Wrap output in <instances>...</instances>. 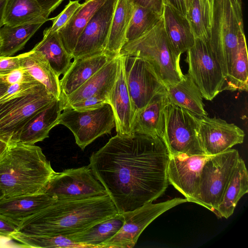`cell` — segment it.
Here are the masks:
<instances>
[{
    "label": "cell",
    "instance_id": "cell-1",
    "mask_svg": "<svg viewBox=\"0 0 248 248\" xmlns=\"http://www.w3.org/2000/svg\"><path fill=\"white\" fill-rule=\"evenodd\" d=\"M169 160L167 148L158 137L117 134L92 154L89 166L122 214L164 193L169 185Z\"/></svg>",
    "mask_w": 248,
    "mask_h": 248
},
{
    "label": "cell",
    "instance_id": "cell-2",
    "mask_svg": "<svg viewBox=\"0 0 248 248\" xmlns=\"http://www.w3.org/2000/svg\"><path fill=\"white\" fill-rule=\"evenodd\" d=\"M117 213L107 194L83 199L57 200L23 221L16 232L37 236H67Z\"/></svg>",
    "mask_w": 248,
    "mask_h": 248
},
{
    "label": "cell",
    "instance_id": "cell-3",
    "mask_svg": "<svg viewBox=\"0 0 248 248\" xmlns=\"http://www.w3.org/2000/svg\"><path fill=\"white\" fill-rule=\"evenodd\" d=\"M56 172L40 147L9 143L0 158V190L4 198L44 193Z\"/></svg>",
    "mask_w": 248,
    "mask_h": 248
},
{
    "label": "cell",
    "instance_id": "cell-4",
    "mask_svg": "<svg viewBox=\"0 0 248 248\" xmlns=\"http://www.w3.org/2000/svg\"><path fill=\"white\" fill-rule=\"evenodd\" d=\"M56 98L37 80L15 83L0 97V140H15L25 124Z\"/></svg>",
    "mask_w": 248,
    "mask_h": 248
},
{
    "label": "cell",
    "instance_id": "cell-5",
    "mask_svg": "<svg viewBox=\"0 0 248 248\" xmlns=\"http://www.w3.org/2000/svg\"><path fill=\"white\" fill-rule=\"evenodd\" d=\"M242 0H213L209 45L219 64L226 84L244 33ZM226 86V85H225Z\"/></svg>",
    "mask_w": 248,
    "mask_h": 248
},
{
    "label": "cell",
    "instance_id": "cell-6",
    "mask_svg": "<svg viewBox=\"0 0 248 248\" xmlns=\"http://www.w3.org/2000/svg\"><path fill=\"white\" fill-rule=\"evenodd\" d=\"M119 55L136 56L148 62L166 87L176 84L184 77L180 58L168 40L162 17L144 35L125 43Z\"/></svg>",
    "mask_w": 248,
    "mask_h": 248
},
{
    "label": "cell",
    "instance_id": "cell-7",
    "mask_svg": "<svg viewBox=\"0 0 248 248\" xmlns=\"http://www.w3.org/2000/svg\"><path fill=\"white\" fill-rule=\"evenodd\" d=\"M239 157L238 151L231 148L211 155L203 165L198 188L192 202L215 213Z\"/></svg>",
    "mask_w": 248,
    "mask_h": 248
},
{
    "label": "cell",
    "instance_id": "cell-8",
    "mask_svg": "<svg viewBox=\"0 0 248 248\" xmlns=\"http://www.w3.org/2000/svg\"><path fill=\"white\" fill-rule=\"evenodd\" d=\"M198 117L178 106L170 102L166 106L162 139L170 156L205 155L198 139Z\"/></svg>",
    "mask_w": 248,
    "mask_h": 248
},
{
    "label": "cell",
    "instance_id": "cell-9",
    "mask_svg": "<svg viewBox=\"0 0 248 248\" xmlns=\"http://www.w3.org/2000/svg\"><path fill=\"white\" fill-rule=\"evenodd\" d=\"M62 111L58 124L63 125L72 132L76 143L82 150L99 137L110 134L115 127L114 115L108 103L93 109L67 108Z\"/></svg>",
    "mask_w": 248,
    "mask_h": 248
},
{
    "label": "cell",
    "instance_id": "cell-10",
    "mask_svg": "<svg viewBox=\"0 0 248 248\" xmlns=\"http://www.w3.org/2000/svg\"><path fill=\"white\" fill-rule=\"evenodd\" d=\"M186 52L187 74L199 89L202 97L207 100H213L225 90L226 81L208 41L195 38L194 45Z\"/></svg>",
    "mask_w": 248,
    "mask_h": 248
},
{
    "label": "cell",
    "instance_id": "cell-11",
    "mask_svg": "<svg viewBox=\"0 0 248 248\" xmlns=\"http://www.w3.org/2000/svg\"><path fill=\"white\" fill-rule=\"evenodd\" d=\"M121 56L131 100L133 123L136 115L155 96L166 93V87L148 62L136 56Z\"/></svg>",
    "mask_w": 248,
    "mask_h": 248
},
{
    "label": "cell",
    "instance_id": "cell-12",
    "mask_svg": "<svg viewBox=\"0 0 248 248\" xmlns=\"http://www.w3.org/2000/svg\"><path fill=\"white\" fill-rule=\"evenodd\" d=\"M188 202L186 199L175 198L164 202L146 203L134 210L122 213L124 223L112 237L103 243L100 248H131L135 246L143 230L166 211Z\"/></svg>",
    "mask_w": 248,
    "mask_h": 248
},
{
    "label": "cell",
    "instance_id": "cell-13",
    "mask_svg": "<svg viewBox=\"0 0 248 248\" xmlns=\"http://www.w3.org/2000/svg\"><path fill=\"white\" fill-rule=\"evenodd\" d=\"M44 193L57 200L83 199L107 194L89 165L56 172L46 186Z\"/></svg>",
    "mask_w": 248,
    "mask_h": 248
},
{
    "label": "cell",
    "instance_id": "cell-14",
    "mask_svg": "<svg viewBox=\"0 0 248 248\" xmlns=\"http://www.w3.org/2000/svg\"><path fill=\"white\" fill-rule=\"evenodd\" d=\"M117 0H106L94 14L78 39L73 59L105 51Z\"/></svg>",
    "mask_w": 248,
    "mask_h": 248
},
{
    "label": "cell",
    "instance_id": "cell-15",
    "mask_svg": "<svg viewBox=\"0 0 248 248\" xmlns=\"http://www.w3.org/2000/svg\"><path fill=\"white\" fill-rule=\"evenodd\" d=\"M245 135L236 125L220 118L199 117L198 136L206 155H214L243 143Z\"/></svg>",
    "mask_w": 248,
    "mask_h": 248
},
{
    "label": "cell",
    "instance_id": "cell-16",
    "mask_svg": "<svg viewBox=\"0 0 248 248\" xmlns=\"http://www.w3.org/2000/svg\"><path fill=\"white\" fill-rule=\"evenodd\" d=\"M211 155H169L167 174L169 184L192 202L198 188L202 168Z\"/></svg>",
    "mask_w": 248,
    "mask_h": 248
},
{
    "label": "cell",
    "instance_id": "cell-17",
    "mask_svg": "<svg viewBox=\"0 0 248 248\" xmlns=\"http://www.w3.org/2000/svg\"><path fill=\"white\" fill-rule=\"evenodd\" d=\"M120 55L114 57L78 89L68 95L61 96L62 110L69 105L94 95L108 98L120 70Z\"/></svg>",
    "mask_w": 248,
    "mask_h": 248
},
{
    "label": "cell",
    "instance_id": "cell-18",
    "mask_svg": "<svg viewBox=\"0 0 248 248\" xmlns=\"http://www.w3.org/2000/svg\"><path fill=\"white\" fill-rule=\"evenodd\" d=\"M57 199L46 193L0 199V215L19 226L23 221L54 203Z\"/></svg>",
    "mask_w": 248,
    "mask_h": 248
},
{
    "label": "cell",
    "instance_id": "cell-19",
    "mask_svg": "<svg viewBox=\"0 0 248 248\" xmlns=\"http://www.w3.org/2000/svg\"><path fill=\"white\" fill-rule=\"evenodd\" d=\"M62 111L61 99H55L25 124L14 143L33 145L48 138L50 130L58 124Z\"/></svg>",
    "mask_w": 248,
    "mask_h": 248
},
{
    "label": "cell",
    "instance_id": "cell-20",
    "mask_svg": "<svg viewBox=\"0 0 248 248\" xmlns=\"http://www.w3.org/2000/svg\"><path fill=\"white\" fill-rule=\"evenodd\" d=\"M114 57L104 52L74 59L60 79L61 96L74 92Z\"/></svg>",
    "mask_w": 248,
    "mask_h": 248
},
{
    "label": "cell",
    "instance_id": "cell-21",
    "mask_svg": "<svg viewBox=\"0 0 248 248\" xmlns=\"http://www.w3.org/2000/svg\"><path fill=\"white\" fill-rule=\"evenodd\" d=\"M120 57V70L116 82L108 97L115 121L117 134L128 136L131 131L132 110L124 70L123 57Z\"/></svg>",
    "mask_w": 248,
    "mask_h": 248
},
{
    "label": "cell",
    "instance_id": "cell-22",
    "mask_svg": "<svg viewBox=\"0 0 248 248\" xmlns=\"http://www.w3.org/2000/svg\"><path fill=\"white\" fill-rule=\"evenodd\" d=\"M164 30L175 55L187 51L194 44L195 37L186 16L174 8L164 5L162 15Z\"/></svg>",
    "mask_w": 248,
    "mask_h": 248
},
{
    "label": "cell",
    "instance_id": "cell-23",
    "mask_svg": "<svg viewBox=\"0 0 248 248\" xmlns=\"http://www.w3.org/2000/svg\"><path fill=\"white\" fill-rule=\"evenodd\" d=\"M20 67L42 83L56 98L60 99V79L45 56L40 51L31 50L17 55Z\"/></svg>",
    "mask_w": 248,
    "mask_h": 248
},
{
    "label": "cell",
    "instance_id": "cell-24",
    "mask_svg": "<svg viewBox=\"0 0 248 248\" xmlns=\"http://www.w3.org/2000/svg\"><path fill=\"white\" fill-rule=\"evenodd\" d=\"M169 100L167 92L155 96L135 117L132 133H139L162 139L164 110Z\"/></svg>",
    "mask_w": 248,
    "mask_h": 248
},
{
    "label": "cell",
    "instance_id": "cell-25",
    "mask_svg": "<svg viewBox=\"0 0 248 248\" xmlns=\"http://www.w3.org/2000/svg\"><path fill=\"white\" fill-rule=\"evenodd\" d=\"M166 87L170 103L190 111L198 117L207 116L202 93L187 74L184 75L183 78L176 84Z\"/></svg>",
    "mask_w": 248,
    "mask_h": 248
},
{
    "label": "cell",
    "instance_id": "cell-26",
    "mask_svg": "<svg viewBox=\"0 0 248 248\" xmlns=\"http://www.w3.org/2000/svg\"><path fill=\"white\" fill-rule=\"evenodd\" d=\"M105 1L86 0L81 4L68 23L58 31L64 47L71 56L81 34Z\"/></svg>",
    "mask_w": 248,
    "mask_h": 248
},
{
    "label": "cell",
    "instance_id": "cell-27",
    "mask_svg": "<svg viewBox=\"0 0 248 248\" xmlns=\"http://www.w3.org/2000/svg\"><path fill=\"white\" fill-rule=\"evenodd\" d=\"M124 221L122 214L118 213L111 217L66 236L84 248H100L103 243L120 230Z\"/></svg>",
    "mask_w": 248,
    "mask_h": 248
},
{
    "label": "cell",
    "instance_id": "cell-28",
    "mask_svg": "<svg viewBox=\"0 0 248 248\" xmlns=\"http://www.w3.org/2000/svg\"><path fill=\"white\" fill-rule=\"evenodd\" d=\"M248 192V173L244 160L239 157L221 202L214 214L229 218L241 198Z\"/></svg>",
    "mask_w": 248,
    "mask_h": 248
},
{
    "label": "cell",
    "instance_id": "cell-29",
    "mask_svg": "<svg viewBox=\"0 0 248 248\" xmlns=\"http://www.w3.org/2000/svg\"><path fill=\"white\" fill-rule=\"evenodd\" d=\"M134 9L131 0H117L105 52L115 57L126 43V35Z\"/></svg>",
    "mask_w": 248,
    "mask_h": 248
},
{
    "label": "cell",
    "instance_id": "cell-30",
    "mask_svg": "<svg viewBox=\"0 0 248 248\" xmlns=\"http://www.w3.org/2000/svg\"><path fill=\"white\" fill-rule=\"evenodd\" d=\"M49 20L36 0H7L4 25L43 24Z\"/></svg>",
    "mask_w": 248,
    "mask_h": 248
},
{
    "label": "cell",
    "instance_id": "cell-31",
    "mask_svg": "<svg viewBox=\"0 0 248 248\" xmlns=\"http://www.w3.org/2000/svg\"><path fill=\"white\" fill-rule=\"evenodd\" d=\"M33 49L45 56L59 77L65 73L72 62V57L64 47L58 32L51 31L49 28L44 30L42 40Z\"/></svg>",
    "mask_w": 248,
    "mask_h": 248
},
{
    "label": "cell",
    "instance_id": "cell-32",
    "mask_svg": "<svg viewBox=\"0 0 248 248\" xmlns=\"http://www.w3.org/2000/svg\"><path fill=\"white\" fill-rule=\"evenodd\" d=\"M42 25L41 23L12 26L4 25L0 29L1 41L0 56H12L22 49Z\"/></svg>",
    "mask_w": 248,
    "mask_h": 248
},
{
    "label": "cell",
    "instance_id": "cell-33",
    "mask_svg": "<svg viewBox=\"0 0 248 248\" xmlns=\"http://www.w3.org/2000/svg\"><path fill=\"white\" fill-rule=\"evenodd\" d=\"M248 58L245 33L240 34L238 50L231 70L230 77L226 82L225 90L248 91Z\"/></svg>",
    "mask_w": 248,
    "mask_h": 248
},
{
    "label": "cell",
    "instance_id": "cell-34",
    "mask_svg": "<svg viewBox=\"0 0 248 248\" xmlns=\"http://www.w3.org/2000/svg\"><path fill=\"white\" fill-rule=\"evenodd\" d=\"M195 38L208 41L210 34L212 10L200 0H192L186 16Z\"/></svg>",
    "mask_w": 248,
    "mask_h": 248
},
{
    "label": "cell",
    "instance_id": "cell-35",
    "mask_svg": "<svg viewBox=\"0 0 248 248\" xmlns=\"http://www.w3.org/2000/svg\"><path fill=\"white\" fill-rule=\"evenodd\" d=\"M161 17V16L148 9L134 4L132 15L126 35V43L144 35L154 27Z\"/></svg>",
    "mask_w": 248,
    "mask_h": 248
},
{
    "label": "cell",
    "instance_id": "cell-36",
    "mask_svg": "<svg viewBox=\"0 0 248 248\" xmlns=\"http://www.w3.org/2000/svg\"><path fill=\"white\" fill-rule=\"evenodd\" d=\"M12 239L27 248H82L67 236L63 235L37 236L23 234L18 232L12 233Z\"/></svg>",
    "mask_w": 248,
    "mask_h": 248
},
{
    "label": "cell",
    "instance_id": "cell-37",
    "mask_svg": "<svg viewBox=\"0 0 248 248\" xmlns=\"http://www.w3.org/2000/svg\"><path fill=\"white\" fill-rule=\"evenodd\" d=\"M80 5L78 0H70L58 16L50 19L52 24L49 29L53 32H58L68 23Z\"/></svg>",
    "mask_w": 248,
    "mask_h": 248
},
{
    "label": "cell",
    "instance_id": "cell-38",
    "mask_svg": "<svg viewBox=\"0 0 248 248\" xmlns=\"http://www.w3.org/2000/svg\"><path fill=\"white\" fill-rule=\"evenodd\" d=\"M108 103V98L105 96L94 95L69 105L67 108L78 110H87L98 108Z\"/></svg>",
    "mask_w": 248,
    "mask_h": 248
},
{
    "label": "cell",
    "instance_id": "cell-39",
    "mask_svg": "<svg viewBox=\"0 0 248 248\" xmlns=\"http://www.w3.org/2000/svg\"><path fill=\"white\" fill-rule=\"evenodd\" d=\"M35 80L30 74L21 67L4 77L0 78V80L5 82L10 85L23 82L31 81Z\"/></svg>",
    "mask_w": 248,
    "mask_h": 248
},
{
    "label": "cell",
    "instance_id": "cell-40",
    "mask_svg": "<svg viewBox=\"0 0 248 248\" xmlns=\"http://www.w3.org/2000/svg\"><path fill=\"white\" fill-rule=\"evenodd\" d=\"M20 68L18 56H0V78Z\"/></svg>",
    "mask_w": 248,
    "mask_h": 248
},
{
    "label": "cell",
    "instance_id": "cell-41",
    "mask_svg": "<svg viewBox=\"0 0 248 248\" xmlns=\"http://www.w3.org/2000/svg\"><path fill=\"white\" fill-rule=\"evenodd\" d=\"M131 0L135 5L148 9L160 16H162V15L164 7L163 0Z\"/></svg>",
    "mask_w": 248,
    "mask_h": 248
},
{
    "label": "cell",
    "instance_id": "cell-42",
    "mask_svg": "<svg viewBox=\"0 0 248 248\" xmlns=\"http://www.w3.org/2000/svg\"><path fill=\"white\" fill-rule=\"evenodd\" d=\"M18 226L0 215V234L12 239L11 234L17 232Z\"/></svg>",
    "mask_w": 248,
    "mask_h": 248
},
{
    "label": "cell",
    "instance_id": "cell-43",
    "mask_svg": "<svg viewBox=\"0 0 248 248\" xmlns=\"http://www.w3.org/2000/svg\"><path fill=\"white\" fill-rule=\"evenodd\" d=\"M41 7L45 16L48 18L49 15L53 12L63 0H36Z\"/></svg>",
    "mask_w": 248,
    "mask_h": 248
},
{
    "label": "cell",
    "instance_id": "cell-44",
    "mask_svg": "<svg viewBox=\"0 0 248 248\" xmlns=\"http://www.w3.org/2000/svg\"><path fill=\"white\" fill-rule=\"evenodd\" d=\"M164 5L169 6L184 16H186L187 8L185 0H163Z\"/></svg>",
    "mask_w": 248,
    "mask_h": 248
},
{
    "label": "cell",
    "instance_id": "cell-45",
    "mask_svg": "<svg viewBox=\"0 0 248 248\" xmlns=\"http://www.w3.org/2000/svg\"><path fill=\"white\" fill-rule=\"evenodd\" d=\"M7 0H0V29L4 25V15Z\"/></svg>",
    "mask_w": 248,
    "mask_h": 248
},
{
    "label": "cell",
    "instance_id": "cell-46",
    "mask_svg": "<svg viewBox=\"0 0 248 248\" xmlns=\"http://www.w3.org/2000/svg\"><path fill=\"white\" fill-rule=\"evenodd\" d=\"M11 85L0 80V97L7 91Z\"/></svg>",
    "mask_w": 248,
    "mask_h": 248
},
{
    "label": "cell",
    "instance_id": "cell-47",
    "mask_svg": "<svg viewBox=\"0 0 248 248\" xmlns=\"http://www.w3.org/2000/svg\"><path fill=\"white\" fill-rule=\"evenodd\" d=\"M8 144L6 142L0 140V158L6 149Z\"/></svg>",
    "mask_w": 248,
    "mask_h": 248
},
{
    "label": "cell",
    "instance_id": "cell-48",
    "mask_svg": "<svg viewBox=\"0 0 248 248\" xmlns=\"http://www.w3.org/2000/svg\"><path fill=\"white\" fill-rule=\"evenodd\" d=\"M186 0L187 11L188 9L189 8V7L190 5V4H191L192 0Z\"/></svg>",
    "mask_w": 248,
    "mask_h": 248
},
{
    "label": "cell",
    "instance_id": "cell-49",
    "mask_svg": "<svg viewBox=\"0 0 248 248\" xmlns=\"http://www.w3.org/2000/svg\"><path fill=\"white\" fill-rule=\"evenodd\" d=\"M3 197V194L1 190H0V199Z\"/></svg>",
    "mask_w": 248,
    "mask_h": 248
},
{
    "label": "cell",
    "instance_id": "cell-50",
    "mask_svg": "<svg viewBox=\"0 0 248 248\" xmlns=\"http://www.w3.org/2000/svg\"><path fill=\"white\" fill-rule=\"evenodd\" d=\"M208 1L209 2L210 4L211 5V6H212V3H213V0H208Z\"/></svg>",
    "mask_w": 248,
    "mask_h": 248
},
{
    "label": "cell",
    "instance_id": "cell-51",
    "mask_svg": "<svg viewBox=\"0 0 248 248\" xmlns=\"http://www.w3.org/2000/svg\"><path fill=\"white\" fill-rule=\"evenodd\" d=\"M1 45V39L0 38V48Z\"/></svg>",
    "mask_w": 248,
    "mask_h": 248
}]
</instances>
